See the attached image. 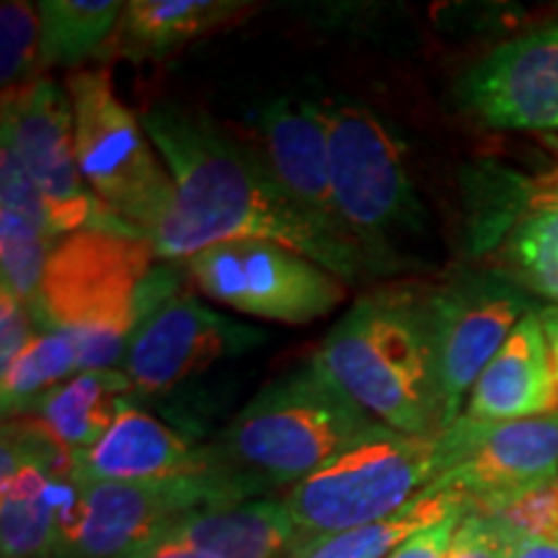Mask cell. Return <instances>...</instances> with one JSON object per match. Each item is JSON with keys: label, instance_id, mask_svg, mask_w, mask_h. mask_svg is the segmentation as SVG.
<instances>
[{"label": "cell", "instance_id": "obj_16", "mask_svg": "<svg viewBox=\"0 0 558 558\" xmlns=\"http://www.w3.org/2000/svg\"><path fill=\"white\" fill-rule=\"evenodd\" d=\"M205 448L130 401L94 448L75 456L78 484H122L207 473Z\"/></svg>", "mask_w": 558, "mask_h": 558}, {"label": "cell", "instance_id": "obj_25", "mask_svg": "<svg viewBox=\"0 0 558 558\" xmlns=\"http://www.w3.org/2000/svg\"><path fill=\"white\" fill-rule=\"evenodd\" d=\"M3 373V418L29 416L54 388L83 373L81 341L70 331H39Z\"/></svg>", "mask_w": 558, "mask_h": 558}, {"label": "cell", "instance_id": "obj_5", "mask_svg": "<svg viewBox=\"0 0 558 558\" xmlns=\"http://www.w3.org/2000/svg\"><path fill=\"white\" fill-rule=\"evenodd\" d=\"M156 259L153 243L128 228L94 226L62 235L32 305L39 331L73 333L83 369L122 365Z\"/></svg>", "mask_w": 558, "mask_h": 558}, {"label": "cell", "instance_id": "obj_26", "mask_svg": "<svg viewBox=\"0 0 558 558\" xmlns=\"http://www.w3.org/2000/svg\"><path fill=\"white\" fill-rule=\"evenodd\" d=\"M499 262L522 290L558 303V207L530 209L501 246Z\"/></svg>", "mask_w": 558, "mask_h": 558}, {"label": "cell", "instance_id": "obj_14", "mask_svg": "<svg viewBox=\"0 0 558 558\" xmlns=\"http://www.w3.org/2000/svg\"><path fill=\"white\" fill-rule=\"evenodd\" d=\"M256 132H259L262 156L267 158L284 192L303 209L305 218L331 243L362 256L333 197L324 104L305 99L269 101L256 114Z\"/></svg>", "mask_w": 558, "mask_h": 558}, {"label": "cell", "instance_id": "obj_11", "mask_svg": "<svg viewBox=\"0 0 558 558\" xmlns=\"http://www.w3.org/2000/svg\"><path fill=\"white\" fill-rule=\"evenodd\" d=\"M533 311L527 290L505 275H460L427 292L445 429L463 416L465 393L494 360L514 326Z\"/></svg>", "mask_w": 558, "mask_h": 558}, {"label": "cell", "instance_id": "obj_30", "mask_svg": "<svg viewBox=\"0 0 558 558\" xmlns=\"http://www.w3.org/2000/svg\"><path fill=\"white\" fill-rule=\"evenodd\" d=\"M37 333L39 324L34 318L32 305L21 303L9 292H0V369L9 367Z\"/></svg>", "mask_w": 558, "mask_h": 558}, {"label": "cell", "instance_id": "obj_9", "mask_svg": "<svg viewBox=\"0 0 558 558\" xmlns=\"http://www.w3.org/2000/svg\"><path fill=\"white\" fill-rule=\"evenodd\" d=\"M186 277L169 264L153 267L140 300V320L132 333L122 373L135 396H163L213 369L262 347L267 333L230 320L181 284Z\"/></svg>", "mask_w": 558, "mask_h": 558}, {"label": "cell", "instance_id": "obj_27", "mask_svg": "<svg viewBox=\"0 0 558 558\" xmlns=\"http://www.w3.org/2000/svg\"><path fill=\"white\" fill-rule=\"evenodd\" d=\"M486 518L514 548L535 541H558V473L469 505Z\"/></svg>", "mask_w": 558, "mask_h": 558}, {"label": "cell", "instance_id": "obj_29", "mask_svg": "<svg viewBox=\"0 0 558 558\" xmlns=\"http://www.w3.org/2000/svg\"><path fill=\"white\" fill-rule=\"evenodd\" d=\"M514 546L476 512H465L452 533L448 558H509Z\"/></svg>", "mask_w": 558, "mask_h": 558}, {"label": "cell", "instance_id": "obj_3", "mask_svg": "<svg viewBox=\"0 0 558 558\" xmlns=\"http://www.w3.org/2000/svg\"><path fill=\"white\" fill-rule=\"evenodd\" d=\"M375 422L401 435L445 429L427 292L409 284L362 295L313 354Z\"/></svg>", "mask_w": 558, "mask_h": 558}, {"label": "cell", "instance_id": "obj_13", "mask_svg": "<svg viewBox=\"0 0 558 558\" xmlns=\"http://www.w3.org/2000/svg\"><path fill=\"white\" fill-rule=\"evenodd\" d=\"M458 99L501 130H558V24L494 47L458 83Z\"/></svg>", "mask_w": 558, "mask_h": 558}, {"label": "cell", "instance_id": "obj_17", "mask_svg": "<svg viewBox=\"0 0 558 558\" xmlns=\"http://www.w3.org/2000/svg\"><path fill=\"white\" fill-rule=\"evenodd\" d=\"M558 473V414L522 422L481 424L471 450L442 481L469 505Z\"/></svg>", "mask_w": 558, "mask_h": 558}, {"label": "cell", "instance_id": "obj_33", "mask_svg": "<svg viewBox=\"0 0 558 558\" xmlns=\"http://www.w3.org/2000/svg\"><path fill=\"white\" fill-rule=\"evenodd\" d=\"M538 316H541L543 331H546L550 357H554L556 380H558V305H543V308H538Z\"/></svg>", "mask_w": 558, "mask_h": 558}, {"label": "cell", "instance_id": "obj_2", "mask_svg": "<svg viewBox=\"0 0 558 558\" xmlns=\"http://www.w3.org/2000/svg\"><path fill=\"white\" fill-rule=\"evenodd\" d=\"M375 424L380 422L311 357L264 386L205 445L207 469L256 499L308 478Z\"/></svg>", "mask_w": 558, "mask_h": 558}, {"label": "cell", "instance_id": "obj_35", "mask_svg": "<svg viewBox=\"0 0 558 558\" xmlns=\"http://www.w3.org/2000/svg\"><path fill=\"white\" fill-rule=\"evenodd\" d=\"M530 209H548V207H558V192H538L533 197H527Z\"/></svg>", "mask_w": 558, "mask_h": 558}, {"label": "cell", "instance_id": "obj_31", "mask_svg": "<svg viewBox=\"0 0 558 558\" xmlns=\"http://www.w3.org/2000/svg\"><path fill=\"white\" fill-rule=\"evenodd\" d=\"M469 512V509H465ZM465 512L450 514L448 520L437 522V525L418 530L409 541H403L399 548H393L386 558H448L452 533H456L458 522L463 520Z\"/></svg>", "mask_w": 558, "mask_h": 558}, {"label": "cell", "instance_id": "obj_4", "mask_svg": "<svg viewBox=\"0 0 558 558\" xmlns=\"http://www.w3.org/2000/svg\"><path fill=\"white\" fill-rule=\"evenodd\" d=\"M481 424L463 414L448 429L422 437L375 424L282 499L311 541L375 525L456 469Z\"/></svg>", "mask_w": 558, "mask_h": 558}, {"label": "cell", "instance_id": "obj_20", "mask_svg": "<svg viewBox=\"0 0 558 558\" xmlns=\"http://www.w3.org/2000/svg\"><path fill=\"white\" fill-rule=\"evenodd\" d=\"M254 11V3L241 0H130L101 58L135 62L169 58L190 41L226 29Z\"/></svg>", "mask_w": 558, "mask_h": 558}, {"label": "cell", "instance_id": "obj_34", "mask_svg": "<svg viewBox=\"0 0 558 558\" xmlns=\"http://www.w3.org/2000/svg\"><path fill=\"white\" fill-rule=\"evenodd\" d=\"M509 558H558V541H535L518 546Z\"/></svg>", "mask_w": 558, "mask_h": 558}, {"label": "cell", "instance_id": "obj_19", "mask_svg": "<svg viewBox=\"0 0 558 558\" xmlns=\"http://www.w3.org/2000/svg\"><path fill=\"white\" fill-rule=\"evenodd\" d=\"M62 235L16 153L0 143V256L3 292L34 305L41 277Z\"/></svg>", "mask_w": 558, "mask_h": 558}, {"label": "cell", "instance_id": "obj_1", "mask_svg": "<svg viewBox=\"0 0 558 558\" xmlns=\"http://www.w3.org/2000/svg\"><path fill=\"white\" fill-rule=\"evenodd\" d=\"M140 120L177 186L171 215L150 239L158 259L184 262L213 243L262 239L308 256L349 284L375 277L362 256L305 218L262 150L181 104H156Z\"/></svg>", "mask_w": 558, "mask_h": 558}, {"label": "cell", "instance_id": "obj_8", "mask_svg": "<svg viewBox=\"0 0 558 558\" xmlns=\"http://www.w3.org/2000/svg\"><path fill=\"white\" fill-rule=\"evenodd\" d=\"M246 499L233 481L209 471L122 484L73 481L60 509L54 558H130L199 509Z\"/></svg>", "mask_w": 558, "mask_h": 558}, {"label": "cell", "instance_id": "obj_7", "mask_svg": "<svg viewBox=\"0 0 558 558\" xmlns=\"http://www.w3.org/2000/svg\"><path fill=\"white\" fill-rule=\"evenodd\" d=\"M75 156L96 202L130 230L153 239L177 202V186L143 120L117 96L107 68L70 73Z\"/></svg>", "mask_w": 558, "mask_h": 558}, {"label": "cell", "instance_id": "obj_21", "mask_svg": "<svg viewBox=\"0 0 558 558\" xmlns=\"http://www.w3.org/2000/svg\"><path fill=\"white\" fill-rule=\"evenodd\" d=\"M73 481L52 478L13 450H0V556L54 558L60 509Z\"/></svg>", "mask_w": 558, "mask_h": 558}, {"label": "cell", "instance_id": "obj_36", "mask_svg": "<svg viewBox=\"0 0 558 558\" xmlns=\"http://www.w3.org/2000/svg\"><path fill=\"white\" fill-rule=\"evenodd\" d=\"M538 192H558V166L554 171H548L546 177H541L538 181H535L533 194H538Z\"/></svg>", "mask_w": 558, "mask_h": 558}, {"label": "cell", "instance_id": "obj_10", "mask_svg": "<svg viewBox=\"0 0 558 558\" xmlns=\"http://www.w3.org/2000/svg\"><path fill=\"white\" fill-rule=\"evenodd\" d=\"M202 295L226 308L279 324H311L347 298V282L282 243L235 239L181 262Z\"/></svg>", "mask_w": 558, "mask_h": 558}, {"label": "cell", "instance_id": "obj_28", "mask_svg": "<svg viewBox=\"0 0 558 558\" xmlns=\"http://www.w3.org/2000/svg\"><path fill=\"white\" fill-rule=\"evenodd\" d=\"M39 5L5 0L0 5V86L3 96L19 94L41 78Z\"/></svg>", "mask_w": 558, "mask_h": 558}, {"label": "cell", "instance_id": "obj_6", "mask_svg": "<svg viewBox=\"0 0 558 558\" xmlns=\"http://www.w3.org/2000/svg\"><path fill=\"white\" fill-rule=\"evenodd\" d=\"M331 184L341 220L375 277L407 269V241L424 233V207L409 177L403 143L373 109L324 104Z\"/></svg>", "mask_w": 558, "mask_h": 558}, {"label": "cell", "instance_id": "obj_32", "mask_svg": "<svg viewBox=\"0 0 558 558\" xmlns=\"http://www.w3.org/2000/svg\"><path fill=\"white\" fill-rule=\"evenodd\" d=\"M130 558H209V556L199 554L197 548H192L190 543H184L177 533H173V530H169V533H163L160 538L148 543V546L135 550Z\"/></svg>", "mask_w": 558, "mask_h": 558}, {"label": "cell", "instance_id": "obj_22", "mask_svg": "<svg viewBox=\"0 0 558 558\" xmlns=\"http://www.w3.org/2000/svg\"><path fill=\"white\" fill-rule=\"evenodd\" d=\"M132 399L135 388L122 369H83L54 388L29 416L39 418L68 450L78 456L107 435Z\"/></svg>", "mask_w": 558, "mask_h": 558}, {"label": "cell", "instance_id": "obj_23", "mask_svg": "<svg viewBox=\"0 0 558 558\" xmlns=\"http://www.w3.org/2000/svg\"><path fill=\"white\" fill-rule=\"evenodd\" d=\"M465 509H469V499L448 481L439 478L393 518L313 541L298 558H386L390 550L399 548L418 530L437 525L450 514L465 512Z\"/></svg>", "mask_w": 558, "mask_h": 558}, {"label": "cell", "instance_id": "obj_24", "mask_svg": "<svg viewBox=\"0 0 558 558\" xmlns=\"http://www.w3.org/2000/svg\"><path fill=\"white\" fill-rule=\"evenodd\" d=\"M122 13L120 0H41L39 68H75L101 54Z\"/></svg>", "mask_w": 558, "mask_h": 558}, {"label": "cell", "instance_id": "obj_12", "mask_svg": "<svg viewBox=\"0 0 558 558\" xmlns=\"http://www.w3.org/2000/svg\"><path fill=\"white\" fill-rule=\"evenodd\" d=\"M3 145L16 153L39 190L54 233L70 235L94 226L128 228L90 197L81 177L73 104L60 83L41 75L29 88L3 96Z\"/></svg>", "mask_w": 558, "mask_h": 558}, {"label": "cell", "instance_id": "obj_18", "mask_svg": "<svg viewBox=\"0 0 558 558\" xmlns=\"http://www.w3.org/2000/svg\"><path fill=\"white\" fill-rule=\"evenodd\" d=\"M171 530L209 558H298L313 543L271 497L199 509Z\"/></svg>", "mask_w": 558, "mask_h": 558}, {"label": "cell", "instance_id": "obj_15", "mask_svg": "<svg viewBox=\"0 0 558 558\" xmlns=\"http://www.w3.org/2000/svg\"><path fill=\"white\" fill-rule=\"evenodd\" d=\"M463 414L484 424L558 414V380L538 308L514 326L478 375Z\"/></svg>", "mask_w": 558, "mask_h": 558}]
</instances>
